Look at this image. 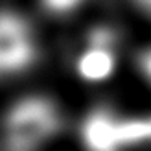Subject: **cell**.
<instances>
[{
    "label": "cell",
    "instance_id": "3957f363",
    "mask_svg": "<svg viewBox=\"0 0 151 151\" xmlns=\"http://www.w3.org/2000/svg\"><path fill=\"white\" fill-rule=\"evenodd\" d=\"M122 65V39L114 28L96 26L79 41L72 57L76 78L87 85H101L112 79Z\"/></svg>",
    "mask_w": 151,
    "mask_h": 151
},
{
    "label": "cell",
    "instance_id": "5b68a950",
    "mask_svg": "<svg viewBox=\"0 0 151 151\" xmlns=\"http://www.w3.org/2000/svg\"><path fill=\"white\" fill-rule=\"evenodd\" d=\"M134 70L138 78L151 88V42L144 44L134 55Z\"/></svg>",
    "mask_w": 151,
    "mask_h": 151
},
{
    "label": "cell",
    "instance_id": "277c9868",
    "mask_svg": "<svg viewBox=\"0 0 151 151\" xmlns=\"http://www.w3.org/2000/svg\"><path fill=\"white\" fill-rule=\"evenodd\" d=\"M37 9L48 19L70 20L81 15L92 4V0H33Z\"/></svg>",
    "mask_w": 151,
    "mask_h": 151
},
{
    "label": "cell",
    "instance_id": "8992f818",
    "mask_svg": "<svg viewBox=\"0 0 151 151\" xmlns=\"http://www.w3.org/2000/svg\"><path fill=\"white\" fill-rule=\"evenodd\" d=\"M131 4L137 7L140 13H144L146 17L151 19V0H131Z\"/></svg>",
    "mask_w": 151,
    "mask_h": 151
},
{
    "label": "cell",
    "instance_id": "7a4b0ae2",
    "mask_svg": "<svg viewBox=\"0 0 151 151\" xmlns=\"http://www.w3.org/2000/svg\"><path fill=\"white\" fill-rule=\"evenodd\" d=\"M41 39L37 26L26 13L0 7V79L28 72L37 63Z\"/></svg>",
    "mask_w": 151,
    "mask_h": 151
},
{
    "label": "cell",
    "instance_id": "6da1fadb",
    "mask_svg": "<svg viewBox=\"0 0 151 151\" xmlns=\"http://www.w3.org/2000/svg\"><path fill=\"white\" fill-rule=\"evenodd\" d=\"M63 109L42 94H28L6 109L0 134L6 151H44L63 131Z\"/></svg>",
    "mask_w": 151,
    "mask_h": 151
}]
</instances>
